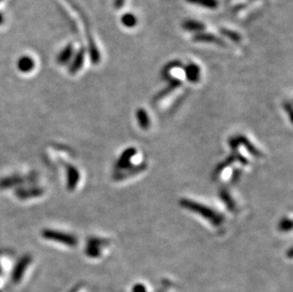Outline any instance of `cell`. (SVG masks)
I'll use <instances>...</instances> for the list:
<instances>
[{"mask_svg":"<svg viewBox=\"0 0 293 292\" xmlns=\"http://www.w3.org/2000/svg\"><path fill=\"white\" fill-rule=\"evenodd\" d=\"M80 174L75 166H67V187L70 191L75 189L79 182Z\"/></svg>","mask_w":293,"mask_h":292,"instance_id":"obj_7","label":"cell"},{"mask_svg":"<svg viewBox=\"0 0 293 292\" xmlns=\"http://www.w3.org/2000/svg\"><path fill=\"white\" fill-rule=\"evenodd\" d=\"M25 182L24 178L20 176H11L0 181V188L1 189H10L16 185L23 184Z\"/></svg>","mask_w":293,"mask_h":292,"instance_id":"obj_11","label":"cell"},{"mask_svg":"<svg viewBox=\"0 0 293 292\" xmlns=\"http://www.w3.org/2000/svg\"><path fill=\"white\" fill-rule=\"evenodd\" d=\"M184 74L186 80L192 84H197L200 81L201 77V70L199 66L196 63L187 64L184 68Z\"/></svg>","mask_w":293,"mask_h":292,"instance_id":"obj_3","label":"cell"},{"mask_svg":"<svg viewBox=\"0 0 293 292\" xmlns=\"http://www.w3.org/2000/svg\"><path fill=\"white\" fill-rule=\"evenodd\" d=\"M0 1H2V0H0Z\"/></svg>","mask_w":293,"mask_h":292,"instance_id":"obj_20","label":"cell"},{"mask_svg":"<svg viewBox=\"0 0 293 292\" xmlns=\"http://www.w3.org/2000/svg\"><path fill=\"white\" fill-rule=\"evenodd\" d=\"M186 1L193 5H198L200 7L211 9V10H214L218 7L217 0H186Z\"/></svg>","mask_w":293,"mask_h":292,"instance_id":"obj_14","label":"cell"},{"mask_svg":"<svg viewBox=\"0 0 293 292\" xmlns=\"http://www.w3.org/2000/svg\"><path fill=\"white\" fill-rule=\"evenodd\" d=\"M74 55V47L72 46V44H69L68 46L64 47L63 50L58 54L57 56V63L59 65H67L69 63Z\"/></svg>","mask_w":293,"mask_h":292,"instance_id":"obj_10","label":"cell"},{"mask_svg":"<svg viewBox=\"0 0 293 292\" xmlns=\"http://www.w3.org/2000/svg\"><path fill=\"white\" fill-rule=\"evenodd\" d=\"M44 194V189L34 186V187H28V188H18L16 191V195L17 198L21 200L29 199V198H38Z\"/></svg>","mask_w":293,"mask_h":292,"instance_id":"obj_5","label":"cell"},{"mask_svg":"<svg viewBox=\"0 0 293 292\" xmlns=\"http://www.w3.org/2000/svg\"><path fill=\"white\" fill-rule=\"evenodd\" d=\"M32 262V257L30 255H24L19 262L16 264V268L14 269L13 272V280L17 283L19 282L24 275V272L26 271L27 267H29V265Z\"/></svg>","mask_w":293,"mask_h":292,"instance_id":"obj_4","label":"cell"},{"mask_svg":"<svg viewBox=\"0 0 293 292\" xmlns=\"http://www.w3.org/2000/svg\"><path fill=\"white\" fill-rule=\"evenodd\" d=\"M121 22L126 28L132 29V28L136 27V25L138 23V19H137V16L133 15V14L127 13V14H125L122 16Z\"/></svg>","mask_w":293,"mask_h":292,"instance_id":"obj_15","label":"cell"},{"mask_svg":"<svg viewBox=\"0 0 293 292\" xmlns=\"http://www.w3.org/2000/svg\"><path fill=\"white\" fill-rule=\"evenodd\" d=\"M34 60L30 56L24 55L20 57L17 61V69L22 73H29L34 69Z\"/></svg>","mask_w":293,"mask_h":292,"instance_id":"obj_9","label":"cell"},{"mask_svg":"<svg viewBox=\"0 0 293 292\" xmlns=\"http://www.w3.org/2000/svg\"><path fill=\"white\" fill-rule=\"evenodd\" d=\"M182 62L179 60H174L171 61L167 64L166 66L163 67L162 71H161V78L163 80H169L173 78L171 76V71H173L174 69H178V68H182Z\"/></svg>","mask_w":293,"mask_h":292,"instance_id":"obj_13","label":"cell"},{"mask_svg":"<svg viewBox=\"0 0 293 292\" xmlns=\"http://www.w3.org/2000/svg\"><path fill=\"white\" fill-rule=\"evenodd\" d=\"M182 85H183V82H182L181 80L178 79V78H171V79L169 80V84H168V86H167L165 88H163V89L159 92V94L156 96L155 100L159 101V100L163 99L164 97H166L167 95H169L171 92L174 91L178 87H181Z\"/></svg>","mask_w":293,"mask_h":292,"instance_id":"obj_8","label":"cell"},{"mask_svg":"<svg viewBox=\"0 0 293 292\" xmlns=\"http://www.w3.org/2000/svg\"><path fill=\"white\" fill-rule=\"evenodd\" d=\"M126 0H114V6L116 9H121L125 5Z\"/></svg>","mask_w":293,"mask_h":292,"instance_id":"obj_18","label":"cell"},{"mask_svg":"<svg viewBox=\"0 0 293 292\" xmlns=\"http://www.w3.org/2000/svg\"><path fill=\"white\" fill-rule=\"evenodd\" d=\"M42 237H44V239L46 240L53 241L56 243H60L63 245L69 246V247H76V245L78 244V240L76 237L72 236L71 233L56 230V229H43Z\"/></svg>","mask_w":293,"mask_h":292,"instance_id":"obj_1","label":"cell"},{"mask_svg":"<svg viewBox=\"0 0 293 292\" xmlns=\"http://www.w3.org/2000/svg\"><path fill=\"white\" fill-rule=\"evenodd\" d=\"M4 22V16L2 14H0V25Z\"/></svg>","mask_w":293,"mask_h":292,"instance_id":"obj_19","label":"cell"},{"mask_svg":"<svg viewBox=\"0 0 293 292\" xmlns=\"http://www.w3.org/2000/svg\"><path fill=\"white\" fill-rule=\"evenodd\" d=\"M254 1H256V0H247L246 2L244 3H242V4H239L238 5L236 8L233 9V11H236V12H239V11H241V10H243V9H245L249 4H251L252 2H254Z\"/></svg>","mask_w":293,"mask_h":292,"instance_id":"obj_17","label":"cell"},{"mask_svg":"<svg viewBox=\"0 0 293 292\" xmlns=\"http://www.w3.org/2000/svg\"><path fill=\"white\" fill-rule=\"evenodd\" d=\"M183 30H185L186 32H195L196 34V33L203 32L205 30V25L197 20L187 19L183 22Z\"/></svg>","mask_w":293,"mask_h":292,"instance_id":"obj_12","label":"cell"},{"mask_svg":"<svg viewBox=\"0 0 293 292\" xmlns=\"http://www.w3.org/2000/svg\"><path fill=\"white\" fill-rule=\"evenodd\" d=\"M220 32H221L222 35L223 36H225V37H227L228 39H230V41H232V42H235V43H240L241 42V39H242V37H241V35L237 32H233V31H231V30H229V29H221L220 30Z\"/></svg>","mask_w":293,"mask_h":292,"instance_id":"obj_16","label":"cell"},{"mask_svg":"<svg viewBox=\"0 0 293 292\" xmlns=\"http://www.w3.org/2000/svg\"><path fill=\"white\" fill-rule=\"evenodd\" d=\"M85 55H86V50L83 47L80 48L79 50L73 55L72 63L69 68V71L71 74L74 75L82 69L85 62Z\"/></svg>","mask_w":293,"mask_h":292,"instance_id":"obj_6","label":"cell"},{"mask_svg":"<svg viewBox=\"0 0 293 292\" xmlns=\"http://www.w3.org/2000/svg\"><path fill=\"white\" fill-rule=\"evenodd\" d=\"M194 42L198 43H208V44H214L220 47H226V42L224 40L218 37L217 35H214L213 33H208V32H199L196 33L193 36Z\"/></svg>","mask_w":293,"mask_h":292,"instance_id":"obj_2","label":"cell"}]
</instances>
